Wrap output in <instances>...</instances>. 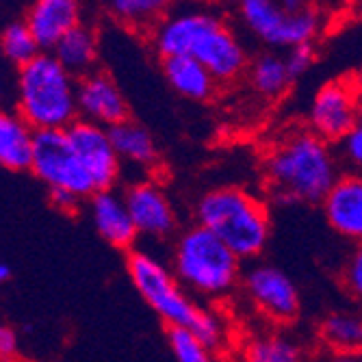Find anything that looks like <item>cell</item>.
<instances>
[{"instance_id": "obj_5", "label": "cell", "mask_w": 362, "mask_h": 362, "mask_svg": "<svg viewBox=\"0 0 362 362\" xmlns=\"http://www.w3.org/2000/svg\"><path fill=\"white\" fill-rule=\"evenodd\" d=\"M172 272L180 284L206 302L230 298L243 276V260L206 228L191 223L174 237Z\"/></svg>"}, {"instance_id": "obj_18", "label": "cell", "mask_w": 362, "mask_h": 362, "mask_svg": "<svg viewBox=\"0 0 362 362\" xmlns=\"http://www.w3.org/2000/svg\"><path fill=\"white\" fill-rule=\"evenodd\" d=\"M245 81L250 91L262 100H280L293 85V78L286 70L284 52L262 50L254 54L245 70Z\"/></svg>"}, {"instance_id": "obj_34", "label": "cell", "mask_w": 362, "mask_h": 362, "mask_svg": "<svg viewBox=\"0 0 362 362\" xmlns=\"http://www.w3.org/2000/svg\"><path fill=\"white\" fill-rule=\"evenodd\" d=\"M9 278H11V269H9V265H5V262H0V284L7 282Z\"/></svg>"}, {"instance_id": "obj_26", "label": "cell", "mask_w": 362, "mask_h": 362, "mask_svg": "<svg viewBox=\"0 0 362 362\" xmlns=\"http://www.w3.org/2000/svg\"><path fill=\"white\" fill-rule=\"evenodd\" d=\"M168 345L176 362H217L215 349L185 327H168Z\"/></svg>"}, {"instance_id": "obj_25", "label": "cell", "mask_w": 362, "mask_h": 362, "mask_svg": "<svg viewBox=\"0 0 362 362\" xmlns=\"http://www.w3.org/2000/svg\"><path fill=\"white\" fill-rule=\"evenodd\" d=\"M42 52L40 44L33 37L26 22H13L3 33H0V54H3L11 65L22 68L30 63Z\"/></svg>"}, {"instance_id": "obj_10", "label": "cell", "mask_w": 362, "mask_h": 362, "mask_svg": "<svg viewBox=\"0 0 362 362\" xmlns=\"http://www.w3.org/2000/svg\"><path fill=\"white\" fill-rule=\"evenodd\" d=\"M30 172L50 191H70L78 195L81 200L95 193L93 180L83 168L65 130H40V133H35Z\"/></svg>"}, {"instance_id": "obj_16", "label": "cell", "mask_w": 362, "mask_h": 362, "mask_svg": "<svg viewBox=\"0 0 362 362\" xmlns=\"http://www.w3.org/2000/svg\"><path fill=\"white\" fill-rule=\"evenodd\" d=\"M24 22L40 44L42 52H52V48L72 28L83 24L81 3L78 0H35Z\"/></svg>"}, {"instance_id": "obj_22", "label": "cell", "mask_w": 362, "mask_h": 362, "mask_svg": "<svg viewBox=\"0 0 362 362\" xmlns=\"http://www.w3.org/2000/svg\"><path fill=\"white\" fill-rule=\"evenodd\" d=\"M52 54L72 76L76 78L87 76L89 72L95 70L93 65L98 59L95 30L87 24H78L52 48Z\"/></svg>"}, {"instance_id": "obj_33", "label": "cell", "mask_w": 362, "mask_h": 362, "mask_svg": "<svg viewBox=\"0 0 362 362\" xmlns=\"http://www.w3.org/2000/svg\"><path fill=\"white\" fill-rule=\"evenodd\" d=\"M182 3H193V5H204V7H217L223 0H182Z\"/></svg>"}, {"instance_id": "obj_6", "label": "cell", "mask_w": 362, "mask_h": 362, "mask_svg": "<svg viewBox=\"0 0 362 362\" xmlns=\"http://www.w3.org/2000/svg\"><path fill=\"white\" fill-rule=\"evenodd\" d=\"M16 113L35 130H65L78 119V78L40 52L16 74Z\"/></svg>"}, {"instance_id": "obj_30", "label": "cell", "mask_w": 362, "mask_h": 362, "mask_svg": "<svg viewBox=\"0 0 362 362\" xmlns=\"http://www.w3.org/2000/svg\"><path fill=\"white\" fill-rule=\"evenodd\" d=\"M81 202H83L81 197L74 195V193H70V191H61V189H52L50 191V204L54 209L63 211V213H74V211H78Z\"/></svg>"}, {"instance_id": "obj_12", "label": "cell", "mask_w": 362, "mask_h": 362, "mask_svg": "<svg viewBox=\"0 0 362 362\" xmlns=\"http://www.w3.org/2000/svg\"><path fill=\"white\" fill-rule=\"evenodd\" d=\"M65 133L83 168L93 180L95 193L113 189L122 176V160L113 148L109 128L78 117L70 128H65Z\"/></svg>"}, {"instance_id": "obj_23", "label": "cell", "mask_w": 362, "mask_h": 362, "mask_svg": "<svg viewBox=\"0 0 362 362\" xmlns=\"http://www.w3.org/2000/svg\"><path fill=\"white\" fill-rule=\"evenodd\" d=\"M317 337L332 354H362V315L351 310L327 313L317 327Z\"/></svg>"}, {"instance_id": "obj_2", "label": "cell", "mask_w": 362, "mask_h": 362, "mask_svg": "<svg viewBox=\"0 0 362 362\" xmlns=\"http://www.w3.org/2000/svg\"><path fill=\"white\" fill-rule=\"evenodd\" d=\"M341 178L332 144L310 130L282 137L262 158L267 197L278 206H315Z\"/></svg>"}, {"instance_id": "obj_20", "label": "cell", "mask_w": 362, "mask_h": 362, "mask_svg": "<svg viewBox=\"0 0 362 362\" xmlns=\"http://www.w3.org/2000/svg\"><path fill=\"white\" fill-rule=\"evenodd\" d=\"M35 150V130L18 113L0 111V165L9 172H28Z\"/></svg>"}, {"instance_id": "obj_27", "label": "cell", "mask_w": 362, "mask_h": 362, "mask_svg": "<svg viewBox=\"0 0 362 362\" xmlns=\"http://www.w3.org/2000/svg\"><path fill=\"white\" fill-rule=\"evenodd\" d=\"M341 284L349 298L362 302V243L354 245L341 267Z\"/></svg>"}, {"instance_id": "obj_14", "label": "cell", "mask_w": 362, "mask_h": 362, "mask_svg": "<svg viewBox=\"0 0 362 362\" xmlns=\"http://www.w3.org/2000/svg\"><path fill=\"white\" fill-rule=\"evenodd\" d=\"M78 117L113 128L130 119V109L119 85L103 70L78 78Z\"/></svg>"}, {"instance_id": "obj_9", "label": "cell", "mask_w": 362, "mask_h": 362, "mask_svg": "<svg viewBox=\"0 0 362 362\" xmlns=\"http://www.w3.org/2000/svg\"><path fill=\"white\" fill-rule=\"evenodd\" d=\"M362 111V87L356 76L323 83L308 107V130L323 141L341 146L354 130Z\"/></svg>"}, {"instance_id": "obj_35", "label": "cell", "mask_w": 362, "mask_h": 362, "mask_svg": "<svg viewBox=\"0 0 362 362\" xmlns=\"http://www.w3.org/2000/svg\"><path fill=\"white\" fill-rule=\"evenodd\" d=\"M5 103V83H3V76H0V107Z\"/></svg>"}, {"instance_id": "obj_29", "label": "cell", "mask_w": 362, "mask_h": 362, "mask_svg": "<svg viewBox=\"0 0 362 362\" xmlns=\"http://www.w3.org/2000/svg\"><path fill=\"white\" fill-rule=\"evenodd\" d=\"M341 158L351 168V172H362V111L354 130L341 144Z\"/></svg>"}, {"instance_id": "obj_19", "label": "cell", "mask_w": 362, "mask_h": 362, "mask_svg": "<svg viewBox=\"0 0 362 362\" xmlns=\"http://www.w3.org/2000/svg\"><path fill=\"white\" fill-rule=\"evenodd\" d=\"M113 148L122 160V165H133L139 170H154L158 165V146L152 133L135 119H126L109 128Z\"/></svg>"}, {"instance_id": "obj_28", "label": "cell", "mask_w": 362, "mask_h": 362, "mask_svg": "<svg viewBox=\"0 0 362 362\" xmlns=\"http://www.w3.org/2000/svg\"><path fill=\"white\" fill-rule=\"evenodd\" d=\"M317 59V50L315 44H304V46H295L291 50L284 52V61H286V70L291 74L293 81H298L300 76H304Z\"/></svg>"}, {"instance_id": "obj_17", "label": "cell", "mask_w": 362, "mask_h": 362, "mask_svg": "<svg viewBox=\"0 0 362 362\" xmlns=\"http://www.w3.org/2000/svg\"><path fill=\"white\" fill-rule=\"evenodd\" d=\"M168 85L185 100L209 103L219 91L217 78L193 57H170L160 63Z\"/></svg>"}, {"instance_id": "obj_8", "label": "cell", "mask_w": 362, "mask_h": 362, "mask_svg": "<svg viewBox=\"0 0 362 362\" xmlns=\"http://www.w3.org/2000/svg\"><path fill=\"white\" fill-rule=\"evenodd\" d=\"M241 291L247 304L272 325H291L300 319L302 295L295 280L272 262L252 260L243 269Z\"/></svg>"}, {"instance_id": "obj_36", "label": "cell", "mask_w": 362, "mask_h": 362, "mask_svg": "<svg viewBox=\"0 0 362 362\" xmlns=\"http://www.w3.org/2000/svg\"><path fill=\"white\" fill-rule=\"evenodd\" d=\"M354 76H356V81H358V85L362 87V70H360L358 74H354Z\"/></svg>"}, {"instance_id": "obj_1", "label": "cell", "mask_w": 362, "mask_h": 362, "mask_svg": "<svg viewBox=\"0 0 362 362\" xmlns=\"http://www.w3.org/2000/svg\"><path fill=\"white\" fill-rule=\"evenodd\" d=\"M150 44L160 59H197L219 85H233L245 76L252 59L241 35L217 7L182 0L152 28Z\"/></svg>"}, {"instance_id": "obj_21", "label": "cell", "mask_w": 362, "mask_h": 362, "mask_svg": "<svg viewBox=\"0 0 362 362\" xmlns=\"http://www.w3.org/2000/svg\"><path fill=\"white\" fill-rule=\"evenodd\" d=\"M241 362H308L304 345L284 330L252 334L241 345Z\"/></svg>"}, {"instance_id": "obj_3", "label": "cell", "mask_w": 362, "mask_h": 362, "mask_svg": "<svg viewBox=\"0 0 362 362\" xmlns=\"http://www.w3.org/2000/svg\"><path fill=\"white\" fill-rule=\"evenodd\" d=\"M126 269L141 300L168 327H185L215 351L226 343L223 319L209 306L197 304L174 276L172 267L156 254L130 250L126 256Z\"/></svg>"}, {"instance_id": "obj_15", "label": "cell", "mask_w": 362, "mask_h": 362, "mask_svg": "<svg viewBox=\"0 0 362 362\" xmlns=\"http://www.w3.org/2000/svg\"><path fill=\"white\" fill-rule=\"evenodd\" d=\"M89 217L95 233L111 247L128 250V252L135 250V241L139 235L122 193L113 189L93 193L89 197Z\"/></svg>"}, {"instance_id": "obj_32", "label": "cell", "mask_w": 362, "mask_h": 362, "mask_svg": "<svg viewBox=\"0 0 362 362\" xmlns=\"http://www.w3.org/2000/svg\"><path fill=\"white\" fill-rule=\"evenodd\" d=\"M323 362H362V354H332Z\"/></svg>"}, {"instance_id": "obj_31", "label": "cell", "mask_w": 362, "mask_h": 362, "mask_svg": "<svg viewBox=\"0 0 362 362\" xmlns=\"http://www.w3.org/2000/svg\"><path fill=\"white\" fill-rule=\"evenodd\" d=\"M18 349V337L11 327L0 325V356H13Z\"/></svg>"}, {"instance_id": "obj_24", "label": "cell", "mask_w": 362, "mask_h": 362, "mask_svg": "<svg viewBox=\"0 0 362 362\" xmlns=\"http://www.w3.org/2000/svg\"><path fill=\"white\" fill-rule=\"evenodd\" d=\"M103 5L119 24L150 35L152 28L178 5V0H103Z\"/></svg>"}, {"instance_id": "obj_13", "label": "cell", "mask_w": 362, "mask_h": 362, "mask_svg": "<svg viewBox=\"0 0 362 362\" xmlns=\"http://www.w3.org/2000/svg\"><path fill=\"white\" fill-rule=\"evenodd\" d=\"M332 233L351 245L362 243V172H347L319 204Z\"/></svg>"}, {"instance_id": "obj_7", "label": "cell", "mask_w": 362, "mask_h": 362, "mask_svg": "<svg viewBox=\"0 0 362 362\" xmlns=\"http://www.w3.org/2000/svg\"><path fill=\"white\" fill-rule=\"evenodd\" d=\"M239 26L267 50L315 44L323 30L317 0H233Z\"/></svg>"}, {"instance_id": "obj_4", "label": "cell", "mask_w": 362, "mask_h": 362, "mask_svg": "<svg viewBox=\"0 0 362 362\" xmlns=\"http://www.w3.org/2000/svg\"><path fill=\"white\" fill-rule=\"evenodd\" d=\"M193 223L206 228L243 262L258 260L272 239L269 204L239 185H219L200 193Z\"/></svg>"}, {"instance_id": "obj_11", "label": "cell", "mask_w": 362, "mask_h": 362, "mask_svg": "<svg viewBox=\"0 0 362 362\" xmlns=\"http://www.w3.org/2000/svg\"><path fill=\"white\" fill-rule=\"evenodd\" d=\"M122 195L139 237L168 241L180 233L178 230L180 221L174 200L156 180L146 178V180L130 182Z\"/></svg>"}]
</instances>
